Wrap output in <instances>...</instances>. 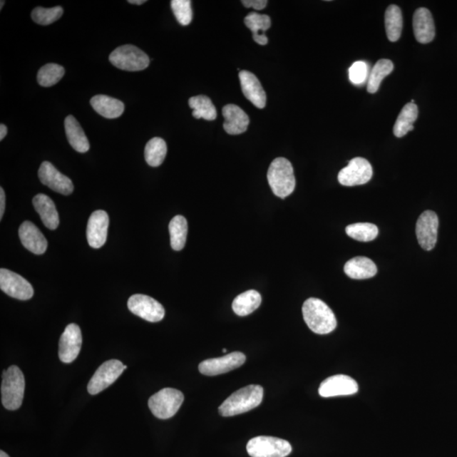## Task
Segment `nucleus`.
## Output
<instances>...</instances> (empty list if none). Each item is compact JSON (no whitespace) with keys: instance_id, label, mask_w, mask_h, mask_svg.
Instances as JSON below:
<instances>
[{"instance_id":"35","label":"nucleus","mask_w":457,"mask_h":457,"mask_svg":"<svg viewBox=\"0 0 457 457\" xmlns=\"http://www.w3.org/2000/svg\"><path fill=\"white\" fill-rule=\"evenodd\" d=\"M66 73L64 67L57 64H47L38 73V83L44 88L52 87L60 81Z\"/></svg>"},{"instance_id":"14","label":"nucleus","mask_w":457,"mask_h":457,"mask_svg":"<svg viewBox=\"0 0 457 457\" xmlns=\"http://www.w3.org/2000/svg\"><path fill=\"white\" fill-rule=\"evenodd\" d=\"M83 336L78 324H71L66 328L58 344V356L64 364H71L78 356Z\"/></svg>"},{"instance_id":"10","label":"nucleus","mask_w":457,"mask_h":457,"mask_svg":"<svg viewBox=\"0 0 457 457\" xmlns=\"http://www.w3.org/2000/svg\"><path fill=\"white\" fill-rule=\"evenodd\" d=\"M128 306L131 313L151 323L160 322L165 314L164 307L160 302L142 294L131 296Z\"/></svg>"},{"instance_id":"22","label":"nucleus","mask_w":457,"mask_h":457,"mask_svg":"<svg viewBox=\"0 0 457 457\" xmlns=\"http://www.w3.org/2000/svg\"><path fill=\"white\" fill-rule=\"evenodd\" d=\"M35 210L38 212L43 223L49 230H56L60 225L58 211L52 199L45 194H38L33 200Z\"/></svg>"},{"instance_id":"13","label":"nucleus","mask_w":457,"mask_h":457,"mask_svg":"<svg viewBox=\"0 0 457 457\" xmlns=\"http://www.w3.org/2000/svg\"><path fill=\"white\" fill-rule=\"evenodd\" d=\"M438 218L436 212L428 210L420 215L416 235H417L419 245L424 250L431 251L436 245L438 238Z\"/></svg>"},{"instance_id":"20","label":"nucleus","mask_w":457,"mask_h":457,"mask_svg":"<svg viewBox=\"0 0 457 457\" xmlns=\"http://www.w3.org/2000/svg\"><path fill=\"white\" fill-rule=\"evenodd\" d=\"M413 25L415 38L419 43L426 44L436 37V26L428 9L419 8L415 11Z\"/></svg>"},{"instance_id":"18","label":"nucleus","mask_w":457,"mask_h":457,"mask_svg":"<svg viewBox=\"0 0 457 457\" xmlns=\"http://www.w3.org/2000/svg\"><path fill=\"white\" fill-rule=\"evenodd\" d=\"M22 245L34 255H43L47 250L48 242L43 234L34 223L24 221L19 228Z\"/></svg>"},{"instance_id":"6","label":"nucleus","mask_w":457,"mask_h":457,"mask_svg":"<svg viewBox=\"0 0 457 457\" xmlns=\"http://www.w3.org/2000/svg\"><path fill=\"white\" fill-rule=\"evenodd\" d=\"M110 61L118 69L140 71L148 67L150 60L141 49L133 45H123L111 53Z\"/></svg>"},{"instance_id":"31","label":"nucleus","mask_w":457,"mask_h":457,"mask_svg":"<svg viewBox=\"0 0 457 457\" xmlns=\"http://www.w3.org/2000/svg\"><path fill=\"white\" fill-rule=\"evenodd\" d=\"M189 106L192 108V116L196 119L215 120L217 117L216 108L209 97L198 95L189 99Z\"/></svg>"},{"instance_id":"43","label":"nucleus","mask_w":457,"mask_h":457,"mask_svg":"<svg viewBox=\"0 0 457 457\" xmlns=\"http://www.w3.org/2000/svg\"><path fill=\"white\" fill-rule=\"evenodd\" d=\"M0 457H10V456H9L6 453V452H4V451H0Z\"/></svg>"},{"instance_id":"8","label":"nucleus","mask_w":457,"mask_h":457,"mask_svg":"<svg viewBox=\"0 0 457 457\" xmlns=\"http://www.w3.org/2000/svg\"><path fill=\"white\" fill-rule=\"evenodd\" d=\"M128 366L120 361L113 359L103 363L88 383V391L91 395H97L114 384Z\"/></svg>"},{"instance_id":"38","label":"nucleus","mask_w":457,"mask_h":457,"mask_svg":"<svg viewBox=\"0 0 457 457\" xmlns=\"http://www.w3.org/2000/svg\"><path fill=\"white\" fill-rule=\"evenodd\" d=\"M369 66L364 61H356L349 69V78L351 83L356 86H361L366 83L369 76Z\"/></svg>"},{"instance_id":"19","label":"nucleus","mask_w":457,"mask_h":457,"mask_svg":"<svg viewBox=\"0 0 457 457\" xmlns=\"http://www.w3.org/2000/svg\"><path fill=\"white\" fill-rule=\"evenodd\" d=\"M239 78L243 94L248 101L257 108H264L266 106V93L257 76L250 71H240Z\"/></svg>"},{"instance_id":"3","label":"nucleus","mask_w":457,"mask_h":457,"mask_svg":"<svg viewBox=\"0 0 457 457\" xmlns=\"http://www.w3.org/2000/svg\"><path fill=\"white\" fill-rule=\"evenodd\" d=\"M267 178L274 195L280 198L291 195L295 190V175L292 163L287 158H275L271 163Z\"/></svg>"},{"instance_id":"9","label":"nucleus","mask_w":457,"mask_h":457,"mask_svg":"<svg viewBox=\"0 0 457 457\" xmlns=\"http://www.w3.org/2000/svg\"><path fill=\"white\" fill-rule=\"evenodd\" d=\"M373 176L370 163L364 158H355L338 175V180L345 187H355L368 183Z\"/></svg>"},{"instance_id":"23","label":"nucleus","mask_w":457,"mask_h":457,"mask_svg":"<svg viewBox=\"0 0 457 457\" xmlns=\"http://www.w3.org/2000/svg\"><path fill=\"white\" fill-rule=\"evenodd\" d=\"M377 266L366 257H356L348 261L344 267V272L351 279H365L374 277L377 274Z\"/></svg>"},{"instance_id":"39","label":"nucleus","mask_w":457,"mask_h":457,"mask_svg":"<svg viewBox=\"0 0 457 457\" xmlns=\"http://www.w3.org/2000/svg\"><path fill=\"white\" fill-rule=\"evenodd\" d=\"M244 6L247 8H253L257 11H262L267 6L268 1L267 0H242Z\"/></svg>"},{"instance_id":"7","label":"nucleus","mask_w":457,"mask_h":457,"mask_svg":"<svg viewBox=\"0 0 457 457\" xmlns=\"http://www.w3.org/2000/svg\"><path fill=\"white\" fill-rule=\"evenodd\" d=\"M247 451L252 457H286L291 454L292 447L282 438L257 436L248 441Z\"/></svg>"},{"instance_id":"12","label":"nucleus","mask_w":457,"mask_h":457,"mask_svg":"<svg viewBox=\"0 0 457 457\" xmlns=\"http://www.w3.org/2000/svg\"><path fill=\"white\" fill-rule=\"evenodd\" d=\"M246 356L242 352L235 351L218 359L202 361L198 366L200 373L207 376H215L240 368L245 364Z\"/></svg>"},{"instance_id":"29","label":"nucleus","mask_w":457,"mask_h":457,"mask_svg":"<svg viewBox=\"0 0 457 457\" xmlns=\"http://www.w3.org/2000/svg\"><path fill=\"white\" fill-rule=\"evenodd\" d=\"M384 24H386V34L389 40L391 42H396L401 35L402 26H404V18L401 9L395 4L387 8L384 15Z\"/></svg>"},{"instance_id":"42","label":"nucleus","mask_w":457,"mask_h":457,"mask_svg":"<svg viewBox=\"0 0 457 457\" xmlns=\"http://www.w3.org/2000/svg\"><path fill=\"white\" fill-rule=\"evenodd\" d=\"M128 3L141 6V4L146 3V0H129Z\"/></svg>"},{"instance_id":"11","label":"nucleus","mask_w":457,"mask_h":457,"mask_svg":"<svg viewBox=\"0 0 457 457\" xmlns=\"http://www.w3.org/2000/svg\"><path fill=\"white\" fill-rule=\"evenodd\" d=\"M0 288L18 300H29L34 294L33 287L26 279L6 269H0Z\"/></svg>"},{"instance_id":"28","label":"nucleus","mask_w":457,"mask_h":457,"mask_svg":"<svg viewBox=\"0 0 457 457\" xmlns=\"http://www.w3.org/2000/svg\"><path fill=\"white\" fill-rule=\"evenodd\" d=\"M419 116L417 105L413 103H406L397 117L394 125V134L396 138L404 137L409 131L414 129V123Z\"/></svg>"},{"instance_id":"34","label":"nucleus","mask_w":457,"mask_h":457,"mask_svg":"<svg viewBox=\"0 0 457 457\" xmlns=\"http://www.w3.org/2000/svg\"><path fill=\"white\" fill-rule=\"evenodd\" d=\"M348 237L356 241L369 242L378 237L379 229L376 225L371 223H356L348 225L346 228Z\"/></svg>"},{"instance_id":"45","label":"nucleus","mask_w":457,"mask_h":457,"mask_svg":"<svg viewBox=\"0 0 457 457\" xmlns=\"http://www.w3.org/2000/svg\"><path fill=\"white\" fill-rule=\"evenodd\" d=\"M223 352H226V349H223Z\"/></svg>"},{"instance_id":"37","label":"nucleus","mask_w":457,"mask_h":457,"mask_svg":"<svg viewBox=\"0 0 457 457\" xmlns=\"http://www.w3.org/2000/svg\"><path fill=\"white\" fill-rule=\"evenodd\" d=\"M171 8L176 20L183 26H188L192 21V2L190 0H173Z\"/></svg>"},{"instance_id":"4","label":"nucleus","mask_w":457,"mask_h":457,"mask_svg":"<svg viewBox=\"0 0 457 457\" xmlns=\"http://www.w3.org/2000/svg\"><path fill=\"white\" fill-rule=\"evenodd\" d=\"M25 378L17 366H11L3 373L1 384L2 404L11 411L19 409L24 401Z\"/></svg>"},{"instance_id":"24","label":"nucleus","mask_w":457,"mask_h":457,"mask_svg":"<svg viewBox=\"0 0 457 457\" xmlns=\"http://www.w3.org/2000/svg\"><path fill=\"white\" fill-rule=\"evenodd\" d=\"M91 106L98 115L107 119H115L120 117L125 111V105L118 99L106 96V95H97L92 98Z\"/></svg>"},{"instance_id":"16","label":"nucleus","mask_w":457,"mask_h":457,"mask_svg":"<svg viewBox=\"0 0 457 457\" xmlns=\"http://www.w3.org/2000/svg\"><path fill=\"white\" fill-rule=\"evenodd\" d=\"M357 391H359V384L356 380L344 374L327 378L321 383L319 389L320 396L324 398L351 396Z\"/></svg>"},{"instance_id":"32","label":"nucleus","mask_w":457,"mask_h":457,"mask_svg":"<svg viewBox=\"0 0 457 457\" xmlns=\"http://www.w3.org/2000/svg\"><path fill=\"white\" fill-rule=\"evenodd\" d=\"M393 70L394 65L391 61L386 60V58L379 61L370 71L368 86H366L368 92L369 93H376L384 78L390 75Z\"/></svg>"},{"instance_id":"27","label":"nucleus","mask_w":457,"mask_h":457,"mask_svg":"<svg viewBox=\"0 0 457 457\" xmlns=\"http://www.w3.org/2000/svg\"><path fill=\"white\" fill-rule=\"evenodd\" d=\"M262 302V297L260 292L250 289L240 294L239 296L235 298L232 303V309L235 314L244 317L251 314L259 309Z\"/></svg>"},{"instance_id":"1","label":"nucleus","mask_w":457,"mask_h":457,"mask_svg":"<svg viewBox=\"0 0 457 457\" xmlns=\"http://www.w3.org/2000/svg\"><path fill=\"white\" fill-rule=\"evenodd\" d=\"M303 319L312 330L319 334L332 333L337 327V320L327 303L318 298H309L302 306Z\"/></svg>"},{"instance_id":"17","label":"nucleus","mask_w":457,"mask_h":457,"mask_svg":"<svg viewBox=\"0 0 457 457\" xmlns=\"http://www.w3.org/2000/svg\"><path fill=\"white\" fill-rule=\"evenodd\" d=\"M110 219L106 211L98 210L93 212L88 220L87 238L90 247L101 248L107 240Z\"/></svg>"},{"instance_id":"40","label":"nucleus","mask_w":457,"mask_h":457,"mask_svg":"<svg viewBox=\"0 0 457 457\" xmlns=\"http://www.w3.org/2000/svg\"><path fill=\"white\" fill-rule=\"evenodd\" d=\"M4 210H6V194L4 189L0 188V219L2 220Z\"/></svg>"},{"instance_id":"15","label":"nucleus","mask_w":457,"mask_h":457,"mask_svg":"<svg viewBox=\"0 0 457 457\" xmlns=\"http://www.w3.org/2000/svg\"><path fill=\"white\" fill-rule=\"evenodd\" d=\"M38 178L43 185L63 195H70L74 191V185L71 180L61 173L51 163L48 161H44L41 165Z\"/></svg>"},{"instance_id":"21","label":"nucleus","mask_w":457,"mask_h":457,"mask_svg":"<svg viewBox=\"0 0 457 457\" xmlns=\"http://www.w3.org/2000/svg\"><path fill=\"white\" fill-rule=\"evenodd\" d=\"M225 118L224 129L230 135H240L245 133L250 120L247 113L237 106L227 105L223 108Z\"/></svg>"},{"instance_id":"25","label":"nucleus","mask_w":457,"mask_h":457,"mask_svg":"<svg viewBox=\"0 0 457 457\" xmlns=\"http://www.w3.org/2000/svg\"><path fill=\"white\" fill-rule=\"evenodd\" d=\"M65 129L68 142L76 151L83 153L89 150L90 144L87 135L74 116L66 117Z\"/></svg>"},{"instance_id":"36","label":"nucleus","mask_w":457,"mask_h":457,"mask_svg":"<svg viewBox=\"0 0 457 457\" xmlns=\"http://www.w3.org/2000/svg\"><path fill=\"white\" fill-rule=\"evenodd\" d=\"M64 10L61 6L53 8H35L31 12V18L39 25L48 26L53 24L62 16Z\"/></svg>"},{"instance_id":"26","label":"nucleus","mask_w":457,"mask_h":457,"mask_svg":"<svg viewBox=\"0 0 457 457\" xmlns=\"http://www.w3.org/2000/svg\"><path fill=\"white\" fill-rule=\"evenodd\" d=\"M245 25L252 31L253 40L260 45H266L269 43L265 31L271 26L270 17L267 15H260L259 13L251 12L246 16Z\"/></svg>"},{"instance_id":"30","label":"nucleus","mask_w":457,"mask_h":457,"mask_svg":"<svg viewBox=\"0 0 457 457\" xmlns=\"http://www.w3.org/2000/svg\"><path fill=\"white\" fill-rule=\"evenodd\" d=\"M169 230L171 247L175 251L183 250L187 242L188 232L187 220L182 215L174 217L169 225Z\"/></svg>"},{"instance_id":"41","label":"nucleus","mask_w":457,"mask_h":457,"mask_svg":"<svg viewBox=\"0 0 457 457\" xmlns=\"http://www.w3.org/2000/svg\"><path fill=\"white\" fill-rule=\"evenodd\" d=\"M7 128L4 124L0 125V141L6 137L7 135Z\"/></svg>"},{"instance_id":"2","label":"nucleus","mask_w":457,"mask_h":457,"mask_svg":"<svg viewBox=\"0 0 457 457\" xmlns=\"http://www.w3.org/2000/svg\"><path fill=\"white\" fill-rule=\"evenodd\" d=\"M264 397V389L257 384H251L240 389L230 395L219 407V413L222 417L245 414L259 406Z\"/></svg>"},{"instance_id":"44","label":"nucleus","mask_w":457,"mask_h":457,"mask_svg":"<svg viewBox=\"0 0 457 457\" xmlns=\"http://www.w3.org/2000/svg\"><path fill=\"white\" fill-rule=\"evenodd\" d=\"M0 4H0V10H2V8H3L4 4V1H3V0H2V1L0 2Z\"/></svg>"},{"instance_id":"33","label":"nucleus","mask_w":457,"mask_h":457,"mask_svg":"<svg viewBox=\"0 0 457 457\" xmlns=\"http://www.w3.org/2000/svg\"><path fill=\"white\" fill-rule=\"evenodd\" d=\"M145 160L152 167L163 164L167 155V145L164 139L152 138L145 147Z\"/></svg>"},{"instance_id":"5","label":"nucleus","mask_w":457,"mask_h":457,"mask_svg":"<svg viewBox=\"0 0 457 457\" xmlns=\"http://www.w3.org/2000/svg\"><path fill=\"white\" fill-rule=\"evenodd\" d=\"M184 401L182 391L165 388L149 398L148 406L157 419H169L178 413Z\"/></svg>"}]
</instances>
